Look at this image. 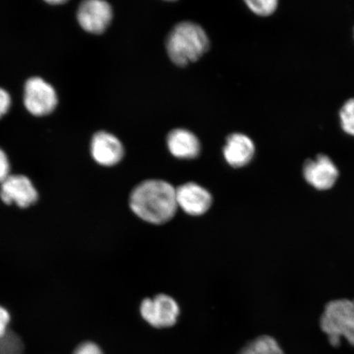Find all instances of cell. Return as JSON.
Listing matches in <instances>:
<instances>
[{
	"mask_svg": "<svg viewBox=\"0 0 354 354\" xmlns=\"http://www.w3.org/2000/svg\"><path fill=\"white\" fill-rule=\"evenodd\" d=\"M131 209L140 219L151 224H165L176 215V188L165 180L150 179L132 189Z\"/></svg>",
	"mask_w": 354,
	"mask_h": 354,
	"instance_id": "obj_1",
	"label": "cell"
},
{
	"mask_svg": "<svg viewBox=\"0 0 354 354\" xmlns=\"http://www.w3.org/2000/svg\"><path fill=\"white\" fill-rule=\"evenodd\" d=\"M209 39L201 26L181 21L168 34L166 48L172 63L185 66L196 63L209 50Z\"/></svg>",
	"mask_w": 354,
	"mask_h": 354,
	"instance_id": "obj_2",
	"label": "cell"
},
{
	"mask_svg": "<svg viewBox=\"0 0 354 354\" xmlns=\"http://www.w3.org/2000/svg\"><path fill=\"white\" fill-rule=\"evenodd\" d=\"M320 327L332 347L338 348L342 339L354 347V299H336L327 304Z\"/></svg>",
	"mask_w": 354,
	"mask_h": 354,
	"instance_id": "obj_3",
	"label": "cell"
},
{
	"mask_svg": "<svg viewBox=\"0 0 354 354\" xmlns=\"http://www.w3.org/2000/svg\"><path fill=\"white\" fill-rule=\"evenodd\" d=\"M140 313L143 319L154 328H169L178 320L180 307L171 296L161 294L152 299H145L140 304Z\"/></svg>",
	"mask_w": 354,
	"mask_h": 354,
	"instance_id": "obj_4",
	"label": "cell"
},
{
	"mask_svg": "<svg viewBox=\"0 0 354 354\" xmlns=\"http://www.w3.org/2000/svg\"><path fill=\"white\" fill-rule=\"evenodd\" d=\"M24 102L26 110L34 116H46L57 107V92L43 78L30 77L25 84Z\"/></svg>",
	"mask_w": 354,
	"mask_h": 354,
	"instance_id": "obj_5",
	"label": "cell"
},
{
	"mask_svg": "<svg viewBox=\"0 0 354 354\" xmlns=\"http://www.w3.org/2000/svg\"><path fill=\"white\" fill-rule=\"evenodd\" d=\"M0 198L6 205L26 209L37 202L39 194L28 176L11 174L0 184Z\"/></svg>",
	"mask_w": 354,
	"mask_h": 354,
	"instance_id": "obj_6",
	"label": "cell"
},
{
	"mask_svg": "<svg viewBox=\"0 0 354 354\" xmlns=\"http://www.w3.org/2000/svg\"><path fill=\"white\" fill-rule=\"evenodd\" d=\"M80 26L87 32H104L113 19V8L104 0H86L80 4L77 13Z\"/></svg>",
	"mask_w": 354,
	"mask_h": 354,
	"instance_id": "obj_7",
	"label": "cell"
},
{
	"mask_svg": "<svg viewBox=\"0 0 354 354\" xmlns=\"http://www.w3.org/2000/svg\"><path fill=\"white\" fill-rule=\"evenodd\" d=\"M303 174L307 183L318 190L331 189L339 178L337 167L325 154L317 155L315 159L305 162Z\"/></svg>",
	"mask_w": 354,
	"mask_h": 354,
	"instance_id": "obj_8",
	"label": "cell"
},
{
	"mask_svg": "<svg viewBox=\"0 0 354 354\" xmlns=\"http://www.w3.org/2000/svg\"><path fill=\"white\" fill-rule=\"evenodd\" d=\"M177 205L190 216H202L209 210L212 196L202 185L188 183L176 189Z\"/></svg>",
	"mask_w": 354,
	"mask_h": 354,
	"instance_id": "obj_9",
	"label": "cell"
},
{
	"mask_svg": "<svg viewBox=\"0 0 354 354\" xmlns=\"http://www.w3.org/2000/svg\"><path fill=\"white\" fill-rule=\"evenodd\" d=\"M91 153L93 159L98 165L112 167L121 162L125 151L122 143L117 136L102 131L93 136Z\"/></svg>",
	"mask_w": 354,
	"mask_h": 354,
	"instance_id": "obj_10",
	"label": "cell"
},
{
	"mask_svg": "<svg viewBox=\"0 0 354 354\" xmlns=\"http://www.w3.org/2000/svg\"><path fill=\"white\" fill-rule=\"evenodd\" d=\"M225 162L234 168L250 165L255 155L254 141L242 133H234L227 137L223 148Z\"/></svg>",
	"mask_w": 354,
	"mask_h": 354,
	"instance_id": "obj_11",
	"label": "cell"
},
{
	"mask_svg": "<svg viewBox=\"0 0 354 354\" xmlns=\"http://www.w3.org/2000/svg\"><path fill=\"white\" fill-rule=\"evenodd\" d=\"M168 150L176 158L193 159L201 152V144L193 132L185 129L172 130L167 137Z\"/></svg>",
	"mask_w": 354,
	"mask_h": 354,
	"instance_id": "obj_12",
	"label": "cell"
},
{
	"mask_svg": "<svg viewBox=\"0 0 354 354\" xmlns=\"http://www.w3.org/2000/svg\"><path fill=\"white\" fill-rule=\"evenodd\" d=\"M238 354H285L276 339L261 335L243 346Z\"/></svg>",
	"mask_w": 354,
	"mask_h": 354,
	"instance_id": "obj_13",
	"label": "cell"
},
{
	"mask_svg": "<svg viewBox=\"0 0 354 354\" xmlns=\"http://www.w3.org/2000/svg\"><path fill=\"white\" fill-rule=\"evenodd\" d=\"M25 345L20 335L10 331L0 338V354H24Z\"/></svg>",
	"mask_w": 354,
	"mask_h": 354,
	"instance_id": "obj_14",
	"label": "cell"
},
{
	"mask_svg": "<svg viewBox=\"0 0 354 354\" xmlns=\"http://www.w3.org/2000/svg\"><path fill=\"white\" fill-rule=\"evenodd\" d=\"M343 130L354 136V98L345 102L339 112Z\"/></svg>",
	"mask_w": 354,
	"mask_h": 354,
	"instance_id": "obj_15",
	"label": "cell"
},
{
	"mask_svg": "<svg viewBox=\"0 0 354 354\" xmlns=\"http://www.w3.org/2000/svg\"><path fill=\"white\" fill-rule=\"evenodd\" d=\"M248 8L255 13L262 17L272 15L277 10L278 2L277 0H254V1H246Z\"/></svg>",
	"mask_w": 354,
	"mask_h": 354,
	"instance_id": "obj_16",
	"label": "cell"
},
{
	"mask_svg": "<svg viewBox=\"0 0 354 354\" xmlns=\"http://www.w3.org/2000/svg\"><path fill=\"white\" fill-rule=\"evenodd\" d=\"M73 354H104L98 344L86 342L80 344Z\"/></svg>",
	"mask_w": 354,
	"mask_h": 354,
	"instance_id": "obj_17",
	"label": "cell"
},
{
	"mask_svg": "<svg viewBox=\"0 0 354 354\" xmlns=\"http://www.w3.org/2000/svg\"><path fill=\"white\" fill-rule=\"evenodd\" d=\"M10 174V162L6 152L0 149V184L3 183Z\"/></svg>",
	"mask_w": 354,
	"mask_h": 354,
	"instance_id": "obj_18",
	"label": "cell"
},
{
	"mask_svg": "<svg viewBox=\"0 0 354 354\" xmlns=\"http://www.w3.org/2000/svg\"><path fill=\"white\" fill-rule=\"evenodd\" d=\"M12 104L11 96L6 90L0 87V119L10 109Z\"/></svg>",
	"mask_w": 354,
	"mask_h": 354,
	"instance_id": "obj_19",
	"label": "cell"
},
{
	"mask_svg": "<svg viewBox=\"0 0 354 354\" xmlns=\"http://www.w3.org/2000/svg\"><path fill=\"white\" fill-rule=\"evenodd\" d=\"M10 313L6 308L0 306V338H2L10 331L8 326H10Z\"/></svg>",
	"mask_w": 354,
	"mask_h": 354,
	"instance_id": "obj_20",
	"label": "cell"
},
{
	"mask_svg": "<svg viewBox=\"0 0 354 354\" xmlns=\"http://www.w3.org/2000/svg\"><path fill=\"white\" fill-rule=\"evenodd\" d=\"M48 3H50V4H61V3H64L65 1H62V0H59V1H48Z\"/></svg>",
	"mask_w": 354,
	"mask_h": 354,
	"instance_id": "obj_21",
	"label": "cell"
}]
</instances>
